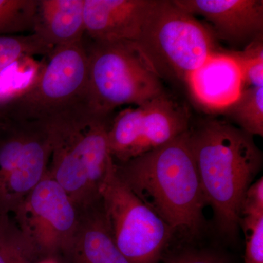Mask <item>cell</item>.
<instances>
[{"label": "cell", "mask_w": 263, "mask_h": 263, "mask_svg": "<svg viewBox=\"0 0 263 263\" xmlns=\"http://www.w3.org/2000/svg\"><path fill=\"white\" fill-rule=\"evenodd\" d=\"M189 141L205 205L218 231L233 240L246 193L262 167L254 136L227 121L206 119L189 129Z\"/></svg>", "instance_id": "1"}, {"label": "cell", "mask_w": 263, "mask_h": 263, "mask_svg": "<svg viewBox=\"0 0 263 263\" xmlns=\"http://www.w3.org/2000/svg\"><path fill=\"white\" fill-rule=\"evenodd\" d=\"M117 174L175 230L197 235L205 205L189 141V130L164 146L123 163Z\"/></svg>", "instance_id": "2"}, {"label": "cell", "mask_w": 263, "mask_h": 263, "mask_svg": "<svg viewBox=\"0 0 263 263\" xmlns=\"http://www.w3.org/2000/svg\"><path fill=\"white\" fill-rule=\"evenodd\" d=\"M113 115L84 104L45 121L51 153L47 175L65 190L78 210L101 200L114 163L108 145Z\"/></svg>", "instance_id": "3"}, {"label": "cell", "mask_w": 263, "mask_h": 263, "mask_svg": "<svg viewBox=\"0 0 263 263\" xmlns=\"http://www.w3.org/2000/svg\"><path fill=\"white\" fill-rule=\"evenodd\" d=\"M135 43L161 80L185 86L219 50L212 29L173 0H155Z\"/></svg>", "instance_id": "4"}, {"label": "cell", "mask_w": 263, "mask_h": 263, "mask_svg": "<svg viewBox=\"0 0 263 263\" xmlns=\"http://www.w3.org/2000/svg\"><path fill=\"white\" fill-rule=\"evenodd\" d=\"M86 43L88 103L96 113L113 115L116 109L138 106L166 91L162 81L135 42Z\"/></svg>", "instance_id": "5"}, {"label": "cell", "mask_w": 263, "mask_h": 263, "mask_svg": "<svg viewBox=\"0 0 263 263\" xmlns=\"http://www.w3.org/2000/svg\"><path fill=\"white\" fill-rule=\"evenodd\" d=\"M35 79L0 105V117L45 122L88 103V57L85 41L53 48Z\"/></svg>", "instance_id": "6"}, {"label": "cell", "mask_w": 263, "mask_h": 263, "mask_svg": "<svg viewBox=\"0 0 263 263\" xmlns=\"http://www.w3.org/2000/svg\"><path fill=\"white\" fill-rule=\"evenodd\" d=\"M102 202L116 245L130 263H160L175 230L118 176L115 165Z\"/></svg>", "instance_id": "7"}, {"label": "cell", "mask_w": 263, "mask_h": 263, "mask_svg": "<svg viewBox=\"0 0 263 263\" xmlns=\"http://www.w3.org/2000/svg\"><path fill=\"white\" fill-rule=\"evenodd\" d=\"M50 153L44 122L0 118V218L11 216L42 181Z\"/></svg>", "instance_id": "8"}, {"label": "cell", "mask_w": 263, "mask_h": 263, "mask_svg": "<svg viewBox=\"0 0 263 263\" xmlns=\"http://www.w3.org/2000/svg\"><path fill=\"white\" fill-rule=\"evenodd\" d=\"M190 123L188 108L166 91L143 105L123 109L113 117L108 131L114 163L164 146L188 131Z\"/></svg>", "instance_id": "9"}, {"label": "cell", "mask_w": 263, "mask_h": 263, "mask_svg": "<svg viewBox=\"0 0 263 263\" xmlns=\"http://www.w3.org/2000/svg\"><path fill=\"white\" fill-rule=\"evenodd\" d=\"M10 216L37 261L63 257L79 212L65 190L46 174Z\"/></svg>", "instance_id": "10"}, {"label": "cell", "mask_w": 263, "mask_h": 263, "mask_svg": "<svg viewBox=\"0 0 263 263\" xmlns=\"http://www.w3.org/2000/svg\"><path fill=\"white\" fill-rule=\"evenodd\" d=\"M173 1L186 13L202 17L216 38L231 45H247L262 36V0Z\"/></svg>", "instance_id": "11"}, {"label": "cell", "mask_w": 263, "mask_h": 263, "mask_svg": "<svg viewBox=\"0 0 263 263\" xmlns=\"http://www.w3.org/2000/svg\"><path fill=\"white\" fill-rule=\"evenodd\" d=\"M155 0H84L85 35L95 42H136Z\"/></svg>", "instance_id": "12"}, {"label": "cell", "mask_w": 263, "mask_h": 263, "mask_svg": "<svg viewBox=\"0 0 263 263\" xmlns=\"http://www.w3.org/2000/svg\"><path fill=\"white\" fill-rule=\"evenodd\" d=\"M186 86L194 100L209 111H224L243 89L239 66L230 51L220 50L194 71Z\"/></svg>", "instance_id": "13"}, {"label": "cell", "mask_w": 263, "mask_h": 263, "mask_svg": "<svg viewBox=\"0 0 263 263\" xmlns=\"http://www.w3.org/2000/svg\"><path fill=\"white\" fill-rule=\"evenodd\" d=\"M79 212L75 233L63 256L66 263H130L114 241L102 199Z\"/></svg>", "instance_id": "14"}, {"label": "cell", "mask_w": 263, "mask_h": 263, "mask_svg": "<svg viewBox=\"0 0 263 263\" xmlns=\"http://www.w3.org/2000/svg\"><path fill=\"white\" fill-rule=\"evenodd\" d=\"M84 0H37L33 34L52 48L84 41Z\"/></svg>", "instance_id": "15"}, {"label": "cell", "mask_w": 263, "mask_h": 263, "mask_svg": "<svg viewBox=\"0 0 263 263\" xmlns=\"http://www.w3.org/2000/svg\"><path fill=\"white\" fill-rule=\"evenodd\" d=\"M223 113L245 133L262 137L263 86L243 89L238 98Z\"/></svg>", "instance_id": "16"}, {"label": "cell", "mask_w": 263, "mask_h": 263, "mask_svg": "<svg viewBox=\"0 0 263 263\" xmlns=\"http://www.w3.org/2000/svg\"><path fill=\"white\" fill-rule=\"evenodd\" d=\"M37 0H0V37L32 33Z\"/></svg>", "instance_id": "17"}, {"label": "cell", "mask_w": 263, "mask_h": 263, "mask_svg": "<svg viewBox=\"0 0 263 263\" xmlns=\"http://www.w3.org/2000/svg\"><path fill=\"white\" fill-rule=\"evenodd\" d=\"M52 48L33 33L0 37V72L26 57L47 56Z\"/></svg>", "instance_id": "18"}, {"label": "cell", "mask_w": 263, "mask_h": 263, "mask_svg": "<svg viewBox=\"0 0 263 263\" xmlns=\"http://www.w3.org/2000/svg\"><path fill=\"white\" fill-rule=\"evenodd\" d=\"M32 254L11 216L0 218V263H32Z\"/></svg>", "instance_id": "19"}, {"label": "cell", "mask_w": 263, "mask_h": 263, "mask_svg": "<svg viewBox=\"0 0 263 263\" xmlns=\"http://www.w3.org/2000/svg\"><path fill=\"white\" fill-rule=\"evenodd\" d=\"M239 66L243 89L263 86V39L256 38L242 51H230Z\"/></svg>", "instance_id": "20"}, {"label": "cell", "mask_w": 263, "mask_h": 263, "mask_svg": "<svg viewBox=\"0 0 263 263\" xmlns=\"http://www.w3.org/2000/svg\"><path fill=\"white\" fill-rule=\"evenodd\" d=\"M240 228L246 238L245 263H263V214L241 216Z\"/></svg>", "instance_id": "21"}, {"label": "cell", "mask_w": 263, "mask_h": 263, "mask_svg": "<svg viewBox=\"0 0 263 263\" xmlns=\"http://www.w3.org/2000/svg\"><path fill=\"white\" fill-rule=\"evenodd\" d=\"M160 263H234L222 251L213 249H187L164 257Z\"/></svg>", "instance_id": "22"}, {"label": "cell", "mask_w": 263, "mask_h": 263, "mask_svg": "<svg viewBox=\"0 0 263 263\" xmlns=\"http://www.w3.org/2000/svg\"><path fill=\"white\" fill-rule=\"evenodd\" d=\"M263 214V179L252 183L246 193L240 217L243 215Z\"/></svg>", "instance_id": "23"}, {"label": "cell", "mask_w": 263, "mask_h": 263, "mask_svg": "<svg viewBox=\"0 0 263 263\" xmlns=\"http://www.w3.org/2000/svg\"><path fill=\"white\" fill-rule=\"evenodd\" d=\"M32 263H62L60 262V259L57 258H52V257H49V258H44L39 259V260L34 261Z\"/></svg>", "instance_id": "24"}, {"label": "cell", "mask_w": 263, "mask_h": 263, "mask_svg": "<svg viewBox=\"0 0 263 263\" xmlns=\"http://www.w3.org/2000/svg\"><path fill=\"white\" fill-rule=\"evenodd\" d=\"M0 118H1V117H0Z\"/></svg>", "instance_id": "25"}]
</instances>
